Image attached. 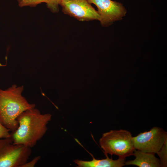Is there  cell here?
Instances as JSON below:
<instances>
[{
    "label": "cell",
    "instance_id": "7",
    "mask_svg": "<svg viewBox=\"0 0 167 167\" xmlns=\"http://www.w3.org/2000/svg\"><path fill=\"white\" fill-rule=\"evenodd\" d=\"M91 4L95 5L100 16L101 25L107 27L115 21L121 19L126 11L123 4L112 0H87Z\"/></svg>",
    "mask_w": 167,
    "mask_h": 167
},
{
    "label": "cell",
    "instance_id": "5",
    "mask_svg": "<svg viewBox=\"0 0 167 167\" xmlns=\"http://www.w3.org/2000/svg\"><path fill=\"white\" fill-rule=\"evenodd\" d=\"M167 139V133L162 128L155 126L148 131L132 137L134 148L144 152L155 154L159 151Z\"/></svg>",
    "mask_w": 167,
    "mask_h": 167
},
{
    "label": "cell",
    "instance_id": "8",
    "mask_svg": "<svg viewBox=\"0 0 167 167\" xmlns=\"http://www.w3.org/2000/svg\"><path fill=\"white\" fill-rule=\"evenodd\" d=\"M135 159L126 161L125 165H133L139 167H161L160 159L156 157L155 154L143 152L135 149L133 155Z\"/></svg>",
    "mask_w": 167,
    "mask_h": 167
},
{
    "label": "cell",
    "instance_id": "12",
    "mask_svg": "<svg viewBox=\"0 0 167 167\" xmlns=\"http://www.w3.org/2000/svg\"><path fill=\"white\" fill-rule=\"evenodd\" d=\"M10 131L0 122V139L10 137L11 135Z\"/></svg>",
    "mask_w": 167,
    "mask_h": 167
},
{
    "label": "cell",
    "instance_id": "4",
    "mask_svg": "<svg viewBox=\"0 0 167 167\" xmlns=\"http://www.w3.org/2000/svg\"><path fill=\"white\" fill-rule=\"evenodd\" d=\"M31 154V148L14 143L11 137L0 139V167H22Z\"/></svg>",
    "mask_w": 167,
    "mask_h": 167
},
{
    "label": "cell",
    "instance_id": "6",
    "mask_svg": "<svg viewBox=\"0 0 167 167\" xmlns=\"http://www.w3.org/2000/svg\"><path fill=\"white\" fill-rule=\"evenodd\" d=\"M60 5L63 13L79 21L100 20L97 11L87 0H62Z\"/></svg>",
    "mask_w": 167,
    "mask_h": 167
},
{
    "label": "cell",
    "instance_id": "13",
    "mask_svg": "<svg viewBox=\"0 0 167 167\" xmlns=\"http://www.w3.org/2000/svg\"><path fill=\"white\" fill-rule=\"evenodd\" d=\"M40 158L41 156H35L31 161H28L22 167H34L40 160Z\"/></svg>",
    "mask_w": 167,
    "mask_h": 167
},
{
    "label": "cell",
    "instance_id": "11",
    "mask_svg": "<svg viewBox=\"0 0 167 167\" xmlns=\"http://www.w3.org/2000/svg\"><path fill=\"white\" fill-rule=\"evenodd\" d=\"M156 154L160 158L161 167L167 166V139L164 145Z\"/></svg>",
    "mask_w": 167,
    "mask_h": 167
},
{
    "label": "cell",
    "instance_id": "3",
    "mask_svg": "<svg viewBox=\"0 0 167 167\" xmlns=\"http://www.w3.org/2000/svg\"><path fill=\"white\" fill-rule=\"evenodd\" d=\"M130 132L120 129L104 133L99 141V144L106 156L108 154L125 158L133 155L135 149Z\"/></svg>",
    "mask_w": 167,
    "mask_h": 167
},
{
    "label": "cell",
    "instance_id": "2",
    "mask_svg": "<svg viewBox=\"0 0 167 167\" xmlns=\"http://www.w3.org/2000/svg\"><path fill=\"white\" fill-rule=\"evenodd\" d=\"M23 86L13 84L8 88L0 89V122L11 132L18 126L17 118L24 111L35 107L22 95Z\"/></svg>",
    "mask_w": 167,
    "mask_h": 167
},
{
    "label": "cell",
    "instance_id": "1",
    "mask_svg": "<svg viewBox=\"0 0 167 167\" xmlns=\"http://www.w3.org/2000/svg\"><path fill=\"white\" fill-rule=\"evenodd\" d=\"M52 115L42 114L35 107L27 110L17 117L18 126L11 133L13 142L32 148L46 133Z\"/></svg>",
    "mask_w": 167,
    "mask_h": 167
},
{
    "label": "cell",
    "instance_id": "9",
    "mask_svg": "<svg viewBox=\"0 0 167 167\" xmlns=\"http://www.w3.org/2000/svg\"><path fill=\"white\" fill-rule=\"evenodd\" d=\"M125 158H118L116 160L106 158L101 160L96 159L93 156L92 160L90 161H84L78 159L74 161V162L78 167H122L125 165Z\"/></svg>",
    "mask_w": 167,
    "mask_h": 167
},
{
    "label": "cell",
    "instance_id": "10",
    "mask_svg": "<svg viewBox=\"0 0 167 167\" xmlns=\"http://www.w3.org/2000/svg\"><path fill=\"white\" fill-rule=\"evenodd\" d=\"M19 6L21 7L29 6L35 7L42 2L46 3L47 7L54 13L59 11V5L62 0H17Z\"/></svg>",
    "mask_w": 167,
    "mask_h": 167
}]
</instances>
